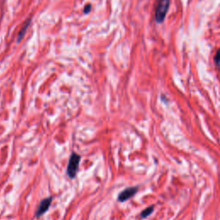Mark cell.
<instances>
[{
	"label": "cell",
	"instance_id": "5b68a950",
	"mask_svg": "<svg viewBox=\"0 0 220 220\" xmlns=\"http://www.w3.org/2000/svg\"><path fill=\"white\" fill-rule=\"evenodd\" d=\"M30 23H31V19H28L27 21H26V23H25V24L23 25V28L20 30V32H19V34H18L17 42H20V41H22V39L24 37V35H25V34H26V32H27L28 28Z\"/></svg>",
	"mask_w": 220,
	"mask_h": 220
},
{
	"label": "cell",
	"instance_id": "7a4b0ae2",
	"mask_svg": "<svg viewBox=\"0 0 220 220\" xmlns=\"http://www.w3.org/2000/svg\"><path fill=\"white\" fill-rule=\"evenodd\" d=\"M169 7V0H160L156 10V21L158 23L164 22Z\"/></svg>",
	"mask_w": 220,
	"mask_h": 220
},
{
	"label": "cell",
	"instance_id": "52a82bcc",
	"mask_svg": "<svg viewBox=\"0 0 220 220\" xmlns=\"http://www.w3.org/2000/svg\"><path fill=\"white\" fill-rule=\"evenodd\" d=\"M215 61H216V64L220 66V49L218 50L217 54H216V56H215Z\"/></svg>",
	"mask_w": 220,
	"mask_h": 220
},
{
	"label": "cell",
	"instance_id": "8992f818",
	"mask_svg": "<svg viewBox=\"0 0 220 220\" xmlns=\"http://www.w3.org/2000/svg\"><path fill=\"white\" fill-rule=\"evenodd\" d=\"M153 208H154V206H150V207H148V208H146L145 210H144V211L142 212V213H141L142 218H146V217H148L151 212H153Z\"/></svg>",
	"mask_w": 220,
	"mask_h": 220
},
{
	"label": "cell",
	"instance_id": "ba28073f",
	"mask_svg": "<svg viewBox=\"0 0 220 220\" xmlns=\"http://www.w3.org/2000/svg\"><path fill=\"white\" fill-rule=\"evenodd\" d=\"M90 11H91V5H90V4H87V5L85 6V8H84L83 12L85 14H88Z\"/></svg>",
	"mask_w": 220,
	"mask_h": 220
},
{
	"label": "cell",
	"instance_id": "6da1fadb",
	"mask_svg": "<svg viewBox=\"0 0 220 220\" xmlns=\"http://www.w3.org/2000/svg\"><path fill=\"white\" fill-rule=\"evenodd\" d=\"M80 161H81V157L78 154L72 152L71 157H70L68 165H67V169H66L67 176L71 179H74L76 177Z\"/></svg>",
	"mask_w": 220,
	"mask_h": 220
},
{
	"label": "cell",
	"instance_id": "277c9868",
	"mask_svg": "<svg viewBox=\"0 0 220 220\" xmlns=\"http://www.w3.org/2000/svg\"><path fill=\"white\" fill-rule=\"evenodd\" d=\"M138 192L137 187H133V188H127L122 192H121L118 195V200L121 202H124L129 199H131L133 196H134Z\"/></svg>",
	"mask_w": 220,
	"mask_h": 220
},
{
	"label": "cell",
	"instance_id": "3957f363",
	"mask_svg": "<svg viewBox=\"0 0 220 220\" xmlns=\"http://www.w3.org/2000/svg\"><path fill=\"white\" fill-rule=\"evenodd\" d=\"M52 201H53L52 197H48V198H46V199L42 200L39 206H38V208H37L36 212H35V217L40 218L43 214H45L47 212V210L49 209V207L52 204Z\"/></svg>",
	"mask_w": 220,
	"mask_h": 220
}]
</instances>
